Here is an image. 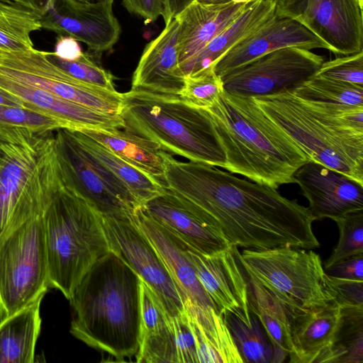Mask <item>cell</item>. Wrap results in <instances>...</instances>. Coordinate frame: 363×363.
Returning a JSON list of instances; mask_svg holds the SVG:
<instances>
[{
    "mask_svg": "<svg viewBox=\"0 0 363 363\" xmlns=\"http://www.w3.org/2000/svg\"><path fill=\"white\" fill-rule=\"evenodd\" d=\"M339 230V240L324 269L350 257L363 254V211L347 214L334 220Z\"/></svg>",
    "mask_w": 363,
    "mask_h": 363,
    "instance_id": "36",
    "label": "cell"
},
{
    "mask_svg": "<svg viewBox=\"0 0 363 363\" xmlns=\"http://www.w3.org/2000/svg\"><path fill=\"white\" fill-rule=\"evenodd\" d=\"M330 277L363 281V254L354 255L335 263L325 269Z\"/></svg>",
    "mask_w": 363,
    "mask_h": 363,
    "instance_id": "44",
    "label": "cell"
},
{
    "mask_svg": "<svg viewBox=\"0 0 363 363\" xmlns=\"http://www.w3.org/2000/svg\"><path fill=\"white\" fill-rule=\"evenodd\" d=\"M250 1H253V0H250ZM267 1H277V0H267Z\"/></svg>",
    "mask_w": 363,
    "mask_h": 363,
    "instance_id": "52",
    "label": "cell"
},
{
    "mask_svg": "<svg viewBox=\"0 0 363 363\" xmlns=\"http://www.w3.org/2000/svg\"><path fill=\"white\" fill-rule=\"evenodd\" d=\"M1 1H11V0H1ZM13 1V0H12Z\"/></svg>",
    "mask_w": 363,
    "mask_h": 363,
    "instance_id": "53",
    "label": "cell"
},
{
    "mask_svg": "<svg viewBox=\"0 0 363 363\" xmlns=\"http://www.w3.org/2000/svg\"><path fill=\"white\" fill-rule=\"evenodd\" d=\"M244 268L285 307L289 315L325 306L335 291L321 259L314 251L290 246L244 250Z\"/></svg>",
    "mask_w": 363,
    "mask_h": 363,
    "instance_id": "8",
    "label": "cell"
},
{
    "mask_svg": "<svg viewBox=\"0 0 363 363\" xmlns=\"http://www.w3.org/2000/svg\"><path fill=\"white\" fill-rule=\"evenodd\" d=\"M245 271L248 280L250 311L258 318L273 347V363H281L291 349L289 313L266 287L250 272Z\"/></svg>",
    "mask_w": 363,
    "mask_h": 363,
    "instance_id": "29",
    "label": "cell"
},
{
    "mask_svg": "<svg viewBox=\"0 0 363 363\" xmlns=\"http://www.w3.org/2000/svg\"><path fill=\"white\" fill-rule=\"evenodd\" d=\"M250 1L208 5L194 1L183 10L175 18L179 23V68L229 26L243 11Z\"/></svg>",
    "mask_w": 363,
    "mask_h": 363,
    "instance_id": "24",
    "label": "cell"
},
{
    "mask_svg": "<svg viewBox=\"0 0 363 363\" xmlns=\"http://www.w3.org/2000/svg\"><path fill=\"white\" fill-rule=\"evenodd\" d=\"M80 130L167 189L162 150L155 142L124 128Z\"/></svg>",
    "mask_w": 363,
    "mask_h": 363,
    "instance_id": "28",
    "label": "cell"
},
{
    "mask_svg": "<svg viewBox=\"0 0 363 363\" xmlns=\"http://www.w3.org/2000/svg\"><path fill=\"white\" fill-rule=\"evenodd\" d=\"M223 315L243 362L273 363V347L256 315L248 323L228 312Z\"/></svg>",
    "mask_w": 363,
    "mask_h": 363,
    "instance_id": "34",
    "label": "cell"
},
{
    "mask_svg": "<svg viewBox=\"0 0 363 363\" xmlns=\"http://www.w3.org/2000/svg\"><path fill=\"white\" fill-rule=\"evenodd\" d=\"M291 363H317L333 344L342 320V307L334 300L325 306L289 315Z\"/></svg>",
    "mask_w": 363,
    "mask_h": 363,
    "instance_id": "23",
    "label": "cell"
},
{
    "mask_svg": "<svg viewBox=\"0 0 363 363\" xmlns=\"http://www.w3.org/2000/svg\"><path fill=\"white\" fill-rule=\"evenodd\" d=\"M48 56L57 66L72 77L91 85L116 91L113 76L111 72L98 65L86 52L75 60L67 61L48 52Z\"/></svg>",
    "mask_w": 363,
    "mask_h": 363,
    "instance_id": "38",
    "label": "cell"
},
{
    "mask_svg": "<svg viewBox=\"0 0 363 363\" xmlns=\"http://www.w3.org/2000/svg\"><path fill=\"white\" fill-rule=\"evenodd\" d=\"M42 28L70 35L96 52L111 49L121 28L113 4H86L76 0H52L41 14Z\"/></svg>",
    "mask_w": 363,
    "mask_h": 363,
    "instance_id": "16",
    "label": "cell"
},
{
    "mask_svg": "<svg viewBox=\"0 0 363 363\" xmlns=\"http://www.w3.org/2000/svg\"><path fill=\"white\" fill-rule=\"evenodd\" d=\"M123 6L131 13L152 22L166 12V0H122Z\"/></svg>",
    "mask_w": 363,
    "mask_h": 363,
    "instance_id": "43",
    "label": "cell"
},
{
    "mask_svg": "<svg viewBox=\"0 0 363 363\" xmlns=\"http://www.w3.org/2000/svg\"><path fill=\"white\" fill-rule=\"evenodd\" d=\"M52 53L61 60L72 61L80 57L84 52L79 41L74 38L70 35H58L54 52Z\"/></svg>",
    "mask_w": 363,
    "mask_h": 363,
    "instance_id": "45",
    "label": "cell"
},
{
    "mask_svg": "<svg viewBox=\"0 0 363 363\" xmlns=\"http://www.w3.org/2000/svg\"><path fill=\"white\" fill-rule=\"evenodd\" d=\"M0 125L23 127L36 132L62 128L56 120L32 110L0 105Z\"/></svg>",
    "mask_w": 363,
    "mask_h": 363,
    "instance_id": "40",
    "label": "cell"
},
{
    "mask_svg": "<svg viewBox=\"0 0 363 363\" xmlns=\"http://www.w3.org/2000/svg\"><path fill=\"white\" fill-rule=\"evenodd\" d=\"M141 281L113 251L100 257L69 298L72 335L121 360L135 355L140 340Z\"/></svg>",
    "mask_w": 363,
    "mask_h": 363,
    "instance_id": "2",
    "label": "cell"
},
{
    "mask_svg": "<svg viewBox=\"0 0 363 363\" xmlns=\"http://www.w3.org/2000/svg\"><path fill=\"white\" fill-rule=\"evenodd\" d=\"M315 76L363 87V51L323 62Z\"/></svg>",
    "mask_w": 363,
    "mask_h": 363,
    "instance_id": "39",
    "label": "cell"
},
{
    "mask_svg": "<svg viewBox=\"0 0 363 363\" xmlns=\"http://www.w3.org/2000/svg\"><path fill=\"white\" fill-rule=\"evenodd\" d=\"M310 160L363 184V131L292 90L253 97Z\"/></svg>",
    "mask_w": 363,
    "mask_h": 363,
    "instance_id": "7",
    "label": "cell"
},
{
    "mask_svg": "<svg viewBox=\"0 0 363 363\" xmlns=\"http://www.w3.org/2000/svg\"><path fill=\"white\" fill-rule=\"evenodd\" d=\"M86 4H113L114 0H76Z\"/></svg>",
    "mask_w": 363,
    "mask_h": 363,
    "instance_id": "50",
    "label": "cell"
},
{
    "mask_svg": "<svg viewBox=\"0 0 363 363\" xmlns=\"http://www.w3.org/2000/svg\"><path fill=\"white\" fill-rule=\"evenodd\" d=\"M140 340L137 362L174 363L177 360L172 317L152 289L143 280L140 285Z\"/></svg>",
    "mask_w": 363,
    "mask_h": 363,
    "instance_id": "26",
    "label": "cell"
},
{
    "mask_svg": "<svg viewBox=\"0 0 363 363\" xmlns=\"http://www.w3.org/2000/svg\"><path fill=\"white\" fill-rule=\"evenodd\" d=\"M196 1L203 4L220 5L228 4L245 3L250 1V0H196Z\"/></svg>",
    "mask_w": 363,
    "mask_h": 363,
    "instance_id": "49",
    "label": "cell"
},
{
    "mask_svg": "<svg viewBox=\"0 0 363 363\" xmlns=\"http://www.w3.org/2000/svg\"><path fill=\"white\" fill-rule=\"evenodd\" d=\"M23 6L33 9L40 14L43 13L50 6L52 0H13Z\"/></svg>",
    "mask_w": 363,
    "mask_h": 363,
    "instance_id": "47",
    "label": "cell"
},
{
    "mask_svg": "<svg viewBox=\"0 0 363 363\" xmlns=\"http://www.w3.org/2000/svg\"><path fill=\"white\" fill-rule=\"evenodd\" d=\"M168 189L191 201L230 244L251 250L320 247L308 207L277 189L162 150Z\"/></svg>",
    "mask_w": 363,
    "mask_h": 363,
    "instance_id": "1",
    "label": "cell"
},
{
    "mask_svg": "<svg viewBox=\"0 0 363 363\" xmlns=\"http://www.w3.org/2000/svg\"><path fill=\"white\" fill-rule=\"evenodd\" d=\"M54 131L0 125V243L43 213L55 188Z\"/></svg>",
    "mask_w": 363,
    "mask_h": 363,
    "instance_id": "4",
    "label": "cell"
},
{
    "mask_svg": "<svg viewBox=\"0 0 363 363\" xmlns=\"http://www.w3.org/2000/svg\"><path fill=\"white\" fill-rule=\"evenodd\" d=\"M276 1H250L243 11L179 69L186 77L213 66L237 43L259 29L276 16Z\"/></svg>",
    "mask_w": 363,
    "mask_h": 363,
    "instance_id": "25",
    "label": "cell"
},
{
    "mask_svg": "<svg viewBox=\"0 0 363 363\" xmlns=\"http://www.w3.org/2000/svg\"><path fill=\"white\" fill-rule=\"evenodd\" d=\"M196 0H166V12L163 17L164 23L175 18L189 5Z\"/></svg>",
    "mask_w": 363,
    "mask_h": 363,
    "instance_id": "46",
    "label": "cell"
},
{
    "mask_svg": "<svg viewBox=\"0 0 363 363\" xmlns=\"http://www.w3.org/2000/svg\"><path fill=\"white\" fill-rule=\"evenodd\" d=\"M111 250L155 292L171 317L184 311V301L160 255L131 216H101Z\"/></svg>",
    "mask_w": 363,
    "mask_h": 363,
    "instance_id": "14",
    "label": "cell"
},
{
    "mask_svg": "<svg viewBox=\"0 0 363 363\" xmlns=\"http://www.w3.org/2000/svg\"><path fill=\"white\" fill-rule=\"evenodd\" d=\"M43 220L48 286L69 300L93 264L111 251L102 216L62 178L43 213Z\"/></svg>",
    "mask_w": 363,
    "mask_h": 363,
    "instance_id": "6",
    "label": "cell"
},
{
    "mask_svg": "<svg viewBox=\"0 0 363 363\" xmlns=\"http://www.w3.org/2000/svg\"><path fill=\"white\" fill-rule=\"evenodd\" d=\"M292 91L309 101L363 106V87L313 76Z\"/></svg>",
    "mask_w": 363,
    "mask_h": 363,
    "instance_id": "35",
    "label": "cell"
},
{
    "mask_svg": "<svg viewBox=\"0 0 363 363\" xmlns=\"http://www.w3.org/2000/svg\"><path fill=\"white\" fill-rule=\"evenodd\" d=\"M184 308L195 335L199 363H244L222 313L188 299Z\"/></svg>",
    "mask_w": 363,
    "mask_h": 363,
    "instance_id": "27",
    "label": "cell"
},
{
    "mask_svg": "<svg viewBox=\"0 0 363 363\" xmlns=\"http://www.w3.org/2000/svg\"><path fill=\"white\" fill-rule=\"evenodd\" d=\"M328 277L336 291L335 300L342 307L363 306V281Z\"/></svg>",
    "mask_w": 363,
    "mask_h": 363,
    "instance_id": "42",
    "label": "cell"
},
{
    "mask_svg": "<svg viewBox=\"0 0 363 363\" xmlns=\"http://www.w3.org/2000/svg\"><path fill=\"white\" fill-rule=\"evenodd\" d=\"M41 28L40 13L12 0H0V51L34 48L31 34Z\"/></svg>",
    "mask_w": 363,
    "mask_h": 363,
    "instance_id": "32",
    "label": "cell"
},
{
    "mask_svg": "<svg viewBox=\"0 0 363 363\" xmlns=\"http://www.w3.org/2000/svg\"><path fill=\"white\" fill-rule=\"evenodd\" d=\"M0 105L23 108L18 99L1 89H0Z\"/></svg>",
    "mask_w": 363,
    "mask_h": 363,
    "instance_id": "48",
    "label": "cell"
},
{
    "mask_svg": "<svg viewBox=\"0 0 363 363\" xmlns=\"http://www.w3.org/2000/svg\"><path fill=\"white\" fill-rule=\"evenodd\" d=\"M48 51H0V76L44 89L69 101L121 116L123 93L84 83L53 62Z\"/></svg>",
    "mask_w": 363,
    "mask_h": 363,
    "instance_id": "11",
    "label": "cell"
},
{
    "mask_svg": "<svg viewBox=\"0 0 363 363\" xmlns=\"http://www.w3.org/2000/svg\"><path fill=\"white\" fill-rule=\"evenodd\" d=\"M223 89L222 79L211 66L194 75L186 77L179 97L194 106L206 108L214 104Z\"/></svg>",
    "mask_w": 363,
    "mask_h": 363,
    "instance_id": "37",
    "label": "cell"
},
{
    "mask_svg": "<svg viewBox=\"0 0 363 363\" xmlns=\"http://www.w3.org/2000/svg\"><path fill=\"white\" fill-rule=\"evenodd\" d=\"M141 208L154 221L203 255H216L230 245L213 227L202 209L170 189L147 201Z\"/></svg>",
    "mask_w": 363,
    "mask_h": 363,
    "instance_id": "17",
    "label": "cell"
},
{
    "mask_svg": "<svg viewBox=\"0 0 363 363\" xmlns=\"http://www.w3.org/2000/svg\"><path fill=\"white\" fill-rule=\"evenodd\" d=\"M172 320L174 330L177 363H199L196 341L186 310L178 315L172 317Z\"/></svg>",
    "mask_w": 363,
    "mask_h": 363,
    "instance_id": "41",
    "label": "cell"
},
{
    "mask_svg": "<svg viewBox=\"0 0 363 363\" xmlns=\"http://www.w3.org/2000/svg\"><path fill=\"white\" fill-rule=\"evenodd\" d=\"M176 18L147 44L133 73L131 89L179 96L185 77L179 69Z\"/></svg>",
    "mask_w": 363,
    "mask_h": 363,
    "instance_id": "21",
    "label": "cell"
},
{
    "mask_svg": "<svg viewBox=\"0 0 363 363\" xmlns=\"http://www.w3.org/2000/svg\"><path fill=\"white\" fill-rule=\"evenodd\" d=\"M49 289L43 213L0 243V320L43 298Z\"/></svg>",
    "mask_w": 363,
    "mask_h": 363,
    "instance_id": "9",
    "label": "cell"
},
{
    "mask_svg": "<svg viewBox=\"0 0 363 363\" xmlns=\"http://www.w3.org/2000/svg\"><path fill=\"white\" fill-rule=\"evenodd\" d=\"M0 89L22 107L52 118L69 130L123 128L121 116L105 114L55 96L40 88L0 76Z\"/></svg>",
    "mask_w": 363,
    "mask_h": 363,
    "instance_id": "20",
    "label": "cell"
},
{
    "mask_svg": "<svg viewBox=\"0 0 363 363\" xmlns=\"http://www.w3.org/2000/svg\"><path fill=\"white\" fill-rule=\"evenodd\" d=\"M323 56L291 46L267 53L222 77L223 89L235 94L257 97L293 90L313 77Z\"/></svg>",
    "mask_w": 363,
    "mask_h": 363,
    "instance_id": "12",
    "label": "cell"
},
{
    "mask_svg": "<svg viewBox=\"0 0 363 363\" xmlns=\"http://www.w3.org/2000/svg\"><path fill=\"white\" fill-rule=\"evenodd\" d=\"M294 177L315 220L363 211V184L341 172L309 160Z\"/></svg>",
    "mask_w": 363,
    "mask_h": 363,
    "instance_id": "18",
    "label": "cell"
},
{
    "mask_svg": "<svg viewBox=\"0 0 363 363\" xmlns=\"http://www.w3.org/2000/svg\"><path fill=\"white\" fill-rule=\"evenodd\" d=\"M72 130L84 148L107 167L128 189L142 206L147 201L164 191L165 189L154 179L82 130Z\"/></svg>",
    "mask_w": 363,
    "mask_h": 363,
    "instance_id": "31",
    "label": "cell"
},
{
    "mask_svg": "<svg viewBox=\"0 0 363 363\" xmlns=\"http://www.w3.org/2000/svg\"><path fill=\"white\" fill-rule=\"evenodd\" d=\"M362 11L359 0H277L275 13L301 23L330 51L348 55L363 49Z\"/></svg>",
    "mask_w": 363,
    "mask_h": 363,
    "instance_id": "13",
    "label": "cell"
},
{
    "mask_svg": "<svg viewBox=\"0 0 363 363\" xmlns=\"http://www.w3.org/2000/svg\"><path fill=\"white\" fill-rule=\"evenodd\" d=\"M124 129L163 151L223 168L226 157L207 111L179 96L132 90L123 93Z\"/></svg>",
    "mask_w": 363,
    "mask_h": 363,
    "instance_id": "5",
    "label": "cell"
},
{
    "mask_svg": "<svg viewBox=\"0 0 363 363\" xmlns=\"http://www.w3.org/2000/svg\"><path fill=\"white\" fill-rule=\"evenodd\" d=\"M65 184L101 216H131L142 206L128 189L76 138L72 130L55 131Z\"/></svg>",
    "mask_w": 363,
    "mask_h": 363,
    "instance_id": "10",
    "label": "cell"
},
{
    "mask_svg": "<svg viewBox=\"0 0 363 363\" xmlns=\"http://www.w3.org/2000/svg\"><path fill=\"white\" fill-rule=\"evenodd\" d=\"M296 46L307 50L328 45L299 22L277 16L237 43L213 65L220 78L251 61L274 50Z\"/></svg>",
    "mask_w": 363,
    "mask_h": 363,
    "instance_id": "19",
    "label": "cell"
},
{
    "mask_svg": "<svg viewBox=\"0 0 363 363\" xmlns=\"http://www.w3.org/2000/svg\"><path fill=\"white\" fill-rule=\"evenodd\" d=\"M43 298L0 320V363H33Z\"/></svg>",
    "mask_w": 363,
    "mask_h": 363,
    "instance_id": "30",
    "label": "cell"
},
{
    "mask_svg": "<svg viewBox=\"0 0 363 363\" xmlns=\"http://www.w3.org/2000/svg\"><path fill=\"white\" fill-rule=\"evenodd\" d=\"M359 1L360 2L361 4L363 5V0H359Z\"/></svg>",
    "mask_w": 363,
    "mask_h": 363,
    "instance_id": "51",
    "label": "cell"
},
{
    "mask_svg": "<svg viewBox=\"0 0 363 363\" xmlns=\"http://www.w3.org/2000/svg\"><path fill=\"white\" fill-rule=\"evenodd\" d=\"M317 363H363V306L342 307L335 340Z\"/></svg>",
    "mask_w": 363,
    "mask_h": 363,
    "instance_id": "33",
    "label": "cell"
},
{
    "mask_svg": "<svg viewBox=\"0 0 363 363\" xmlns=\"http://www.w3.org/2000/svg\"><path fill=\"white\" fill-rule=\"evenodd\" d=\"M181 241L199 282L217 312L230 313L248 323L253 313L250 311L247 275L238 247L230 244L216 255L206 256Z\"/></svg>",
    "mask_w": 363,
    "mask_h": 363,
    "instance_id": "15",
    "label": "cell"
},
{
    "mask_svg": "<svg viewBox=\"0 0 363 363\" xmlns=\"http://www.w3.org/2000/svg\"><path fill=\"white\" fill-rule=\"evenodd\" d=\"M203 109L225 153L223 169L277 189L296 183V172L310 160L253 97L223 89L214 104Z\"/></svg>",
    "mask_w": 363,
    "mask_h": 363,
    "instance_id": "3",
    "label": "cell"
},
{
    "mask_svg": "<svg viewBox=\"0 0 363 363\" xmlns=\"http://www.w3.org/2000/svg\"><path fill=\"white\" fill-rule=\"evenodd\" d=\"M132 218L160 255L184 302L188 299L194 305L216 311L199 282L181 240L150 218L141 207L132 215Z\"/></svg>",
    "mask_w": 363,
    "mask_h": 363,
    "instance_id": "22",
    "label": "cell"
}]
</instances>
